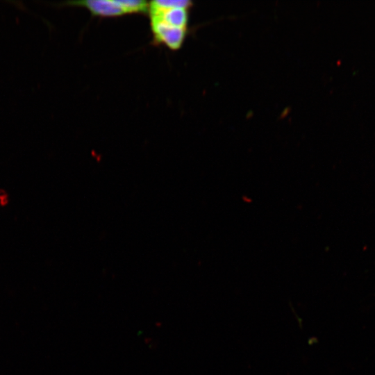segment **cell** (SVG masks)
<instances>
[{"mask_svg": "<svg viewBox=\"0 0 375 375\" xmlns=\"http://www.w3.org/2000/svg\"><path fill=\"white\" fill-rule=\"evenodd\" d=\"M150 26L155 44H164L173 51H176L182 47L187 28L172 26L153 18H150Z\"/></svg>", "mask_w": 375, "mask_h": 375, "instance_id": "6da1fadb", "label": "cell"}, {"mask_svg": "<svg viewBox=\"0 0 375 375\" xmlns=\"http://www.w3.org/2000/svg\"><path fill=\"white\" fill-rule=\"evenodd\" d=\"M158 7H181L189 8L192 6V1L188 0H155L149 2Z\"/></svg>", "mask_w": 375, "mask_h": 375, "instance_id": "3957f363", "label": "cell"}, {"mask_svg": "<svg viewBox=\"0 0 375 375\" xmlns=\"http://www.w3.org/2000/svg\"><path fill=\"white\" fill-rule=\"evenodd\" d=\"M65 4L83 7L95 17H117L127 14L121 1L117 0L74 1L66 2Z\"/></svg>", "mask_w": 375, "mask_h": 375, "instance_id": "7a4b0ae2", "label": "cell"}]
</instances>
